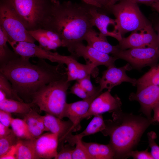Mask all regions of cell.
I'll return each mask as SVG.
<instances>
[{
	"mask_svg": "<svg viewBox=\"0 0 159 159\" xmlns=\"http://www.w3.org/2000/svg\"><path fill=\"white\" fill-rule=\"evenodd\" d=\"M29 59L20 56L0 66V73L7 78L21 98L31 100L32 95L43 86L67 79V69L64 64L53 65L41 58L33 64Z\"/></svg>",
	"mask_w": 159,
	"mask_h": 159,
	"instance_id": "cell-1",
	"label": "cell"
},
{
	"mask_svg": "<svg viewBox=\"0 0 159 159\" xmlns=\"http://www.w3.org/2000/svg\"><path fill=\"white\" fill-rule=\"evenodd\" d=\"M93 5L83 1H70L53 3L51 11L43 28L52 31L60 37L62 46L67 49L82 42L87 32L94 26L91 9Z\"/></svg>",
	"mask_w": 159,
	"mask_h": 159,
	"instance_id": "cell-2",
	"label": "cell"
},
{
	"mask_svg": "<svg viewBox=\"0 0 159 159\" xmlns=\"http://www.w3.org/2000/svg\"><path fill=\"white\" fill-rule=\"evenodd\" d=\"M112 117V120H105L106 127L101 132L109 136V144L114 151L115 158H126L152 123L146 117L122 110L113 112Z\"/></svg>",
	"mask_w": 159,
	"mask_h": 159,
	"instance_id": "cell-3",
	"label": "cell"
},
{
	"mask_svg": "<svg viewBox=\"0 0 159 159\" xmlns=\"http://www.w3.org/2000/svg\"><path fill=\"white\" fill-rule=\"evenodd\" d=\"M67 80L54 81L43 86L32 95L31 102L39 107L40 111L60 118L67 103V90L70 85Z\"/></svg>",
	"mask_w": 159,
	"mask_h": 159,
	"instance_id": "cell-4",
	"label": "cell"
},
{
	"mask_svg": "<svg viewBox=\"0 0 159 159\" xmlns=\"http://www.w3.org/2000/svg\"><path fill=\"white\" fill-rule=\"evenodd\" d=\"M28 31L42 29L53 2L51 0H9Z\"/></svg>",
	"mask_w": 159,
	"mask_h": 159,
	"instance_id": "cell-5",
	"label": "cell"
},
{
	"mask_svg": "<svg viewBox=\"0 0 159 159\" xmlns=\"http://www.w3.org/2000/svg\"><path fill=\"white\" fill-rule=\"evenodd\" d=\"M110 11L115 17L119 31L122 37L127 32L150 24L137 3L129 0H120L111 7Z\"/></svg>",
	"mask_w": 159,
	"mask_h": 159,
	"instance_id": "cell-6",
	"label": "cell"
},
{
	"mask_svg": "<svg viewBox=\"0 0 159 159\" xmlns=\"http://www.w3.org/2000/svg\"><path fill=\"white\" fill-rule=\"evenodd\" d=\"M0 26L7 34L8 41L34 43L36 41L9 0H0Z\"/></svg>",
	"mask_w": 159,
	"mask_h": 159,
	"instance_id": "cell-7",
	"label": "cell"
},
{
	"mask_svg": "<svg viewBox=\"0 0 159 159\" xmlns=\"http://www.w3.org/2000/svg\"><path fill=\"white\" fill-rule=\"evenodd\" d=\"M114 57L126 61L132 68L141 70L145 67H151L157 64L159 60V47H146L120 49Z\"/></svg>",
	"mask_w": 159,
	"mask_h": 159,
	"instance_id": "cell-8",
	"label": "cell"
},
{
	"mask_svg": "<svg viewBox=\"0 0 159 159\" xmlns=\"http://www.w3.org/2000/svg\"><path fill=\"white\" fill-rule=\"evenodd\" d=\"M118 45L121 50L146 47H159L157 34L151 23L132 32L127 37H123Z\"/></svg>",
	"mask_w": 159,
	"mask_h": 159,
	"instance_id": "cell-9",
	"label": "cell"
},
{
	"mask_svg": "<svg viewBox=\"0 0 159 159\" xmlns=\"http://www.w3.org/2000/svg\"><path fill=\"white\" fill-rule=\"evenodd\" d=\"M68 50L77 59L82 57L85 60L86 64H92L96 68L100 65H104L107 67L115 66V62L117 59L88 44L85 45L82 42L75 44Z\"/></svg>",
	"mask_w": 159,
	"mask_h": 159,
	"instance_id": "cell-10",
	"label": "cell"
},
{
	"mask_svg": "<svg viewBox=\"0 0 159 159\" xmlns=\"http://www.w3.org/2000/svg\"><path fill=\"white\" fill-rule=\"evenodd\" d=\"M132 69L130 64L127 63L125 65L120 67L115 66L107 67V69L102 73L101 77H98L96 82L99 85L101 92L105 89L111 91L112 88L124 82L131 83L135 86L137 80L127 75L126 72Z\"/></svg>",
	"mask_w": 159,
	"mask_h": 159,
	"instance_id": "cell-11",
	"label": "cell"
},
{
	"mask_svg": "<svg viewBox=\"0 0 159 159\" xmlns=\"http://www.w3.org/2000/svg\"><path fill=\"white\" fill-rule=\"evenodd\" d=\"M129 99L138 102L140 105V111L151 120L152 111L159 104V85H150L137 89L136 92L130 94Z\"/></svg>",
	"mask_w": 159,
	"mask_h": 159,
	"instance_id": "cell-12",
	"label": "cell"
},
{
	"mask_svg": "<svg viewBox=\"0 0 159 159\" xmlns=\"http://www.w3.org/2000/svg\"><path fill=\"white\" fill-rule=\"evenodd\" d=\"M110 92L107 90L95 98L88 111L81 117L80 121L105 112H113L122 110V102L120 98L116 94L112 96Z\"/></svg>",
	"mask_w": 159,
	"mask_h": 159,
	"instance_id": "cell-13",
	"label": "cell"
},
{
	"mask_svg": "<svg viewBox=\"0 0 159 159\" xmlns=\"http://www.w3.org/2000/svg\"><path fill=\"white\" fill-rule=\"evenodd\" d=\"M53 62L65 64L67 69V81L82 79L94 73L96 68L93 65L79 63L77 59L72 55L64 56L57 52H54Z\"/></svg>",
	"mask_w": 159,
	"mask_h": 159,
	"instance_id": "cell-14",
	"label": "cell"
},
{
	"mask_svg": "<svg viewBox=\"0 0 159 159\" xmlns=\"http://www.w3.org/2000/svg\"><path fill=\"white\" fill-rule=\"evenodd\" d=\"M98 9V8L94 6L91 9L93 26H96L100 33L104 36L113 37L120 42L123 37L119 31L116 19L110 18Z\"/></svg>",
	"mask_w": 159,
	"mask_h": 159,
	"instance_id": "cell-15",
	"label": "cell"
},
{
	"mask_svg": "<svg viewBox=\"0 0 159 159\" xmlns=\"http://www.w3.org/2000/svg\"><path fill=\"white\" fill-rule=\"evenodd\" d=\"M59 142L58 134L48 132L41 135L35 140V147L39 159L54 158L57 153Z\"/></svg>",
	"mask_w": 159,
	"mask_h": 159,
	"instance_id": "cell-16",
	"label": "cell"
},
{
	"mask_svg": "<svg viewBox=\"0 0 159 159\" xmlns=\"http://www.w3.org/2000/svg\"><path fill=\"white\" fill-rule=\"evenodd\" d=\"M8 42L13 51L20 56L29 59L36 57L52 62L53 52L45 49L34 44L26 42L9 41Z\"/></svg>",
	"mask_w": 159,
	"mask_h": 159,
	"instance_id": "cell-17",
	"label": "cell"
},
{
	"mask_svg": "<svg viewBox=\"0 0 159 159\" xmlns=\"http://www.w3.org/2000/svg\"><path fill=\"white\" fill-rule=\"evenodd\" d=\"M100 95L74 102L67 103L60 118H68L73 124V130L80 122L81 117L88 111L92 101Z\"/></svg>",
	"mask_w": 159,
	"mask_h": 159,
	"instance_id": "cell-18",
	"label": "cell"
},
{
	"mask_svg": "<svg viewBox=\"0 0 159 159\" xmlns=\"http://www.w3.org/2000/svg\"><path fill=\"white\" fill-rule=\"evenodd\" d=\"M43 117L45 131L58 134L59 142L62 141L67 135L71 133L73 124L69 120H62V119L47 113Z\"/></svg>",
	"mask_w": 159,
	"mask_h": 159,
	"instance_id": "cell-19",
	"label": "cell"
},
{
	"mask_svg": "<svg viewBox=\"0 0 159 159\" xmlns=\"http://www.w3.org/2000/svg\"><path fill=\"white\" fill-rule=\"evenodd\" d=\"M106 37L92 28L86 34L84 40L97 50L114 57L120 49L118 44L113 46L109 43Z\"/></svg>",
	"mask_w": 159,
	"mask_h": 159,
	"instance_id": "cell-20",
	"label": "cell"
},
{
	"mask_svg": "<svg viewBox=\"0 0 159 159\" xmlns=\"http://www.w3.org/2000/svg\"><path fill=\"white\" fill-rule=\"evenodd\" d=\"M31 36L39 43V46L47 50H55L62 46V40L56 32L49 30L39 29L28 31Z\"/></svg>",
	"mask_w": 159,
	"mask_h": 159,
	"instance_id": "cell-21",
	"label": "cell"
},
{
	"mask_svg": "<svg viewBox=\"0 0 159 159\" xmlns=\"http://www.w3.org/2000/svg\"><path fill=\"white\" fill-rule=\"evenodd\" d=\"M106 127V125L102 114L94 116L85 129L82 132L75 135L70 134L66 137L65 141L69 144L73 145L79 139H82L85 136L94 134L97 132L102 131Z\"/></svg>",
	"mask_w": 159,
	"mask_h": 159,
	"instance_id": "cell-22",
	"label": "cell"
},
{
	"mask_svg": "<svg viewBox=\"0 0 159 159\" xmlns=\"http://www.w3.org/2000/svg\"><path fill=\"white\" fill-rule=\"evenodd\" d=\"M36 106L32 102L25 103L6 97L0 100V110L11 113L24 115L31 111Z\"/></svg>",
	"mask_w": 159,
	"mask_h": 159,
	"instance_id": "cell-23",
	"label": "cell"
},
{
	"mask_svg": "<svg viewBox=\"0 0 159 159\" xmlns=\"http://www.w3.org/2000/svg\"><path fill=\"white\" fill-rule=\"evenodd\" d=\"M23 115V120L27 124L33 138H38L45 131L43 116L39 115L34 109Z\"/></svg>",
	"mask_w": 159,
	"mask_h": 159,
	"instance_id": "cell-24",
	"label": "cell"
},
{
	"mask_svg": "<svg viewBox=\"0 0 159 159\" xmlns=\"http://www.w3.org/2000/svg\"><path fill=\"white\" fill-rule=\"evenodd\" d=\"M92 159L115 158L114 151L109 144L104 145L83 141Z\"/></svg>",
	"mask_w": 159,
	"mask_h": 159,
	"instance_id": "cell-25",
	"label": "cell"
},
{
	"mask_svg": "<svg viewBox=\"0 0 159 159\" xmlns=\"http://www.w3.org/2000/svg\"><path fill=\"white\" fill-rule=\"evenodd\" d=\"M35 139L19 140L16 145V159H39L35 149Z\"/></svg>",
	"mask_w": 159,
	"mask_h": 159,
	"instance_id": "cell-26",
	"label": "cell"
},
{
	"mask_svg": "<svg viewBox=\"0 0 159 159\" xmlns=\"http://www.w3.org/2000/svg\"><path fill=\"white\" fill-rule=\"evenodd\" d=\"M8 40L7 34L0 26V66L20 57L8 47L7 44Z\"/></svg>",
	"mask_w": 159,
	"mask_h": 159,
	"instance_id": "cell-27",
	"label": "cell"
},
{
	"mask_svg": "<svg viewBox=\"0 0 159 159\" xmlns=\"http://www.w3.org/2000/svg\"><path fill=\"white\" fill-rule=\"evenodd\" d=\"M152 85H159V63L151 67L147 72L137 79L135 86L137 89Z\"/></svg>",
	"mask_w": 159,
	"mask_h": 159,
	"instance_id": "cell-28",
	"label": "cell"
},
{
	"mask_svg": "<svg viewBox=\"0 0 159 159\" xmlns=\"http://www.w3.org/2000/svg\"><path fill=\"white\" fill-rule=\"evenodd\" d=\"M10 126L14 133L19 139L33 138L27 124L23 119L13 118Z\"/></svg>",
	"mask_w": 159,
	"mask_h": 159,
	"instance_id": "cell-29",
	"label": "cell"
},
{
	"mask_svg": "<svg viewBox=\"0 0 159 159\" xmlns=\"http://www.w3.org/2000/svg\"><path fill=\"white\" fill-rule=\"evenodd\" d=\"M10 82L3 74L0 73V90L4 93L8 98L24 102L15 91Z\"/></svg>",
	"mask_w": 159,
	"mask_h": 159,
	"instance_id": "cell-30",
	"label": "cell"
},
{
	"mask_svg": "<svg viewBox=\"0 0 159 159\" xmlns=\"http://www.w3.org/2000/svg\"><path fill=\"white\" fill-rule=\"evenodd\" d=\"M19 139L13 131L8 135L0 138V157L16 145Z\"/></svg>",
	"mask_w": 159,
	"mask_h": 159,
	"instance_id": "cell-31",
	"label": "cell"
},
{
	"mask_svg": "<svg viewBox=\"0 0 159 159\" xmlns=\"http://www.w3.org/2000/svg\"><path fill=\"white\" fill-rule=\"evenodd\" d=\"M90 75L77 80L82 87L90 97L97 95H100L102 93L100 90V87L94 86L90 80Z\"/></svg>",
	"mask_w": 159,
	"mask_h": 159,
	"instance_id": "cell-32",
	"label": "cell"
},
{
	"mask_svg": "<svg viewBox=\"0 0 159 159\" xmlns=\"http://www.w3.org/2000/svg\"><path fill=\"white\" fill-rule=\"evenodd\" d=\"M75 144L72 151V159H92L82 139L77 140Z\"/></svg>",
	"mask_w": 159,
	"mask_h": 159,
	"instance_id": "cell-33",
	"label": "cell"
},
{
	"mask_svg": "<svg viewBox=\"0 0 159 159\" xmlns=\"http://www.w3.org/2000/svg\"><path fill=\"white\" fill-rule=\"evenodd\" d=\"M147 135L149 145L151 149L150 153L153 159H159V146L155 141L157 137L156 134L152 131L148 132Z\"/></svg>",
	"mask_w": 159,
	"mask_h": 159,
	"instance_id": "cell-34",
	"label": "cell"
},
{
	"mask_svg": "<svg viewBox=\"0 0 159 159\" xmlns=\"http://www.w3.org/2000/svg\"><path fill=\"white\" fill-rule=\"evenodd\" d=\"M148 148L144 150L131 151L127 155V158L132 157L134 159H153L150 152L148 151Z\"/></svg>",
	"mask_w": 159,
	"mask_h": 159,
	"instance_id": "cell-35",
	"label": "cell"
},
{
	"mask_svg": "<svg viewBox=\"0 0 159 159\" xmlns=\"http://www.w3.org/2000/svg\"><path fill=\"white\" fill-rule=\"evenodd\" d=\"M70 93L75 95L83 100L90 97L77 82L74 84L70 88Z\"/></svg>",
	"mask_w": 159,
	"mask_h": 159,
	"instance_id": "cell-36",
	"label": "cell"
},
{
	"mask_svg": "<svg viewBox=\"0 0 159 159\" xmlns=\"http://www.w3.org/2000/svg\"><path fill=\"white\" fill-rule=\"evenodd\" d=\"M73 149L67 146L62 147L61 150L58 153L55 159H72V153Z\"/></svg>",
	"mask_w": 159,
	"mask_h": 159,
	"instance_id": "cell-37",
	"label": "cell"
},
{
	"mask_svg": "<svg viewBox=\"0 0 159 159\" xmlns=\"http://www.w3.org/2000/svg\"><path fill=\"white\" fill-rule=\"evenodd\" d=\"M13 118L11 113L0 110V123L9 127Z\"/></svg>",
	"mask_w": 159,
	"mask_h": 159,
	"instance_id": "cell-38",
	"label": "cell"
},
{
	"mask_svg": "<svg viewBox=\"0 0 159 159\" xmlns=\"http://www.w3.org/2000/svg\"><path fill=\"white\" fill-rule=\"evenodd\" d=\"M16 145L13 146L4 155L0 157V159H16Z\"/></svg>",
	"mask_w": 159,
	"mask_h": 159,
	"instance_id": "cell-39",
	"label": "cell"
},
{
	"mask_svg": "<svg viewBox=\"0 0 159 159\" xmlns=\"http://www.w3.org/2000/svg\"><path fill=\"white\" fill-rule=\"evenodd\" d=\"M98 4L100 6V9H104L110 11L109 5V0H92Z\"/></svg>",
	"mask_w": 159,
	"mask_h": 159,
	"instance_id": "cell-40",
	"label": "cell"
},
{
	"mask_svg": "<svg viewBox=\"0 0 159 159\" xmlns=\"http://www.w3.org/2000/svg\"><path fill=\"white\" fill-rule=\"evenodd\" d=\"M12 130L9 127L5 126L0 123V138L6 136L10 133Z\"/></svg>",
	"mask_w": 159,
	"mask_h": 159,
	"instance_id": "cell-41",
	"label": "cell"
},
{
	"mask_svg": "<svg viewBox=\"0 0 159 159\" xmlns=\"http://www.w3.org/2000/svg\"><path fill=\"white\" fill-rule=\"evenodd\" d=\"M154 115L151 120L152 124L155 122L159 123V104L155 106L153 108Z\"/></svg>",
	"mask_w": 159,
	"mask_h": 159,
	"instance_id": "cell-42",
	"label": "cell"
},
{
	"mask_svg": "<svg viewBox=\"0 0 159 159\" xmlns=\"http://www.w3.org/2000/svg\"><path fill=\"white\" fill-rule=\"evenodd\" d=\"M135 3H142L150 5L152 3L159 0H128Z\"/></svg>",
	"mask_w": 159,
	"mask_h": 159,
	"instance_id": "cell-43",
	"label": "cell"
},
{
	"mask_svg": "<svg viewBox=\"0 0 159 159\" xmlns=\"http://www.w3.org/2000/svg\"><path fill=\"white\" fill-rule=\"evenodd\" d=\"M150 6L159 14V1L152 3Z\"/></svg>",
	"mask_w": 159,
	"mask_h": 159,
	"instance_id": "cell-44",
	"label": "cell"
},
{
	"mask_svg": "<svg viewBox=\"0 0 159 159\" xmlns=\"http://www.w3.org/2000/svg\"><path fill=\"white\" fill-rule=\"evenodd\" d=\"M52 2L54 3L58 0H51ZM82 1L87 4L92 5H95V3L92 0H81Z\"/></svg>",
	"mask_w": 159,
	"mask_h": 159,
	"instance_id": "cell-45",
	"label": "cell"
},
{
	"mask_svg": "<svg viewBox=\"0 0 159 159\" xmlns=\"http://www.w3.org/2000/svg\"><path fill=\"white\" fill-rule=\"evenodd\" d=\"M119 0H109V5L110 9L111 7Z\"/></svg>",
	"mask_w": 159,
	"mask_h": 159,
	"instance_id": "cell-46",
	"label": "cell"
},
{
	"mask_svg": "<svg viewBox=\"0 0 159 159\" xmlns=\"http://www.w3.org/2000/svg\"><path fill=\"white\" fill-rule=\"evenodd\" d=\"M156 30L157 31V36L158 42L159 43V24H158V25L156 27Z\"/></svg>",
	"mask_w": 159,
	"mask_h": 159,
	"instance_id": "cell-47",
	"label": "cell"
}]
</instances>
